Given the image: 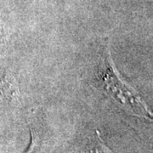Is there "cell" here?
<instances>
[{"instance_id":"1","label":"cell","mask_w":153,"mask_h":153,"mask_svg":"<svg viewBox=\"0 0 153 153\" xmlns=\"http://www.w3.org/2000/svg\"><path fill=\"white\" fill-rule=\"evenodd\" d=\"M98 78L105 92L122 108L138 117H152V114L140 95L120 77L107 48L105 49L100 58Z\"/></svg>"},{"instance_id":"3","label":"cell","mask_w":153,"mask_h":153,"mask_svg":"<svg viewBox=\"0 0 153 153\" xmlns=\"http://www.w3.org/2000/svg\"><path fill=\"white\" fill-rule=\"evenodd\" d=\"M31 132V142L28 149L25 153H45L44 141L43 134L35 128L33 126H30Z\"/></svg>"},{"instance_id":"4","label":"cell","mask_w":153,"mask_h":153,"mask_svg":"<svg viewBox=\"0 0 153 153\" xmlns=\"http://www.w3.org/2000/svg\"><path fill=\"white\" fill-rule=\"evenodd\" d=\"M87 153H114L105 144L103 139L100 136V133L96 130L89 144L88 145Z\"/></svg>"},{"instance_id":"5","label":"cell","mask_w":153,"mask_h":153,"mask_svg":"<svg viewBox=\"0 0 153 153\" xmlns=\"http://www.w3.org/2000/svg\"><path fill=\"white\" fill-rule=\"evenodd\" d=\"M4 27H3V24H2V20L0 16V41L4 38Z\"/></svg>"},{"instance_id":"2","label":"cell","mask_w":153,"mask_h":153,"mask_svg":"<svg viewBox=\"0 0 153 153\" xmlns=\"http://www.w3.org/2000/svg\"><path fill=\"white\" fill-rule=\"evenodd\" d=\"M0 96L9 100L20 99L16 80L10 72L6 71L0 72Z\"/></svg>"}]
</instances>
